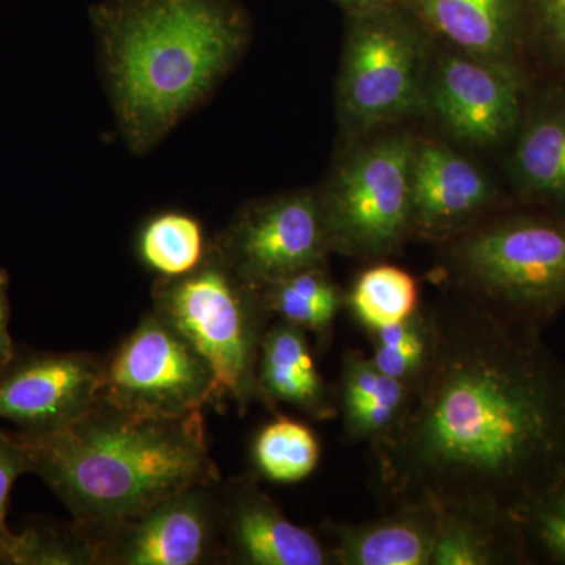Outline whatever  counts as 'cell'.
<instances>
[{"label": "cell", "mask_w": 565, "mask_h": 565, "mask_svg": "<svg viewBox=\"0 0 565 565\" xmlns=\"http://www.w3.org/2000/svg\"><path fill=\"white\" fill-rule=\"evenodd\" d=\"M430 310L429 364L399 429L373 451L381 492L519 520L565 479V366L544 330L463 294Z\"/></svg>", "instance_id": "6da1fadb"}, {"label": "cell", "mask_w": 565, "mask_h": 565, "mask_svg": "<svg viewBox=\"0 0 565 565\" xmlns=\"http://www.w3.org/2000/svg\"><path fill=\"white\" fill-rule=\"evenodd\" d=\"M90 21L118 132L136 156L210 102L250 41L236 0H103Z\"/></svg>", "instance_id": "7a4b0ae2"}, {"label": "cell", "mask_w": 565, "mask_h": 565, "mask_svg": "<svg viewBox=\"0 0 565 565\" xmlns=\"http://www.w3.org/2000/svg\"><path fill=\"white\" fill-rule=\"evenodd\" d=\"M39 475L87 531L126 522L195 486L221 484L202 411L132 416L98 403L57 433H17Z\"/></svg>", "instance_id": "3957f363"}, {"label": "cell", "mask_w": 565, "mask_h": 565, "mask_svg": "<svg viewBox=\"0 0 565 565\" xmlns=\"http://www.w3.org/2000/svg\"><path fill=\"white\" fill-rule=\"evenodd\" d=\"M445 245L456 292L542 330L565 310L564 215L489 218Z\"/></svg>", "instance_id": "277c9868"}, {"label": "cell", "mask_w": 565, "mask_h": 565, "mask_svg": "<svg viewBox=\"0 0 565 565\" xmlns=\"http://www.w3.org/2000/svg\"><path fill=\"white\" fill-rule=\"evenodd\" d=\"M152 311L172 323L215 374V403L241 415L259 401V351L274 316L262 289L236 273L210 241L200 266L180 277H158Z\"/></svg>", "instance_id": "5b68a950"}, {"label": "cell", "mask_w": 565, "mask_h": 565, "mask_svg": "<svg viewBox=\"0 0 565 565\" xmlns=\"http://www.w3.org/2000/svg\"><path fill=\"white\" fill-rule=\"evenodd\" d=\"M416 139L392 134L341 158L318 189L333 253L384 259L411 236V173Z\"/></svg>", "instance_id": "8992f818"}, {"label": "cell", "mask_w": 565, "mask_h": 565, "mask_svg": "<svg viewBox=\"0 0 565 565\" xmlns=\"http://www.w3.org/2000/svg\"><path fill=\"white\" fill-rule=\"evenodd\" d=\"M429 54L408 22L385 9L363 11L345 39L338 77V117L345 131L367 134L423 109Z\"/></svg>", "instance_id": "52a82bcc"}, {"label": "cell", "mask_w": 565, "mask_h": 565, "mask_svg": "<svg viewBox=\"0 0 565 565\" xmlns=\"http://www.w3.org/2000/svg\"><path fill=\"white\" fill-rule=\"evenodd\" d=\"M215 390L202 353L151 311L104 362L99 401L122 414L170 418L215 403Z\"/></svg>", "instance_id": "ba28073f"}, {"label": "cell", "mask_w": 565, "mask_h": 565, "mask_svg": "<svg viewBox=\"0 0 565 565\" xmlns=\"http://www.w3.org/2000/svg\"><path fill=\"white\" fill-rule=\"evenodd\" d=\"M212 244L237 274L259 289L289 275L327 266L333 253L318 189L243 204Z\"/></svg>", "instance_id": "9c48e42d"}, {"label": "cell", "mask_w": 565, "mask_h": 565, "mask_svg": "<svg viewBox=\"0 0 565 565\" xmlns=\"http://www.w3.org/2000/svg\"><path fill=\"white\" fill-rule=\"evenodd\" d=\"M218 486H195L141 514L87 531L96 564L199 565L223 561Z\"/></svg>", "instance_id": "30bf717a"}, {"label": "cell", "mask_w": 565, "mask_h": 565, "mask_svg": "<svg viewBox=\"0 0 565 565\" xmlns=\"http://www.w3.org/2000/svg\"><path fill=\"white\" fill-rule=\"evenodd\" d=\"M523 98L525 79L514 61L455 50L430 63L424 107L455 139L486 148L511 136Z\"/></svg>", "instance_id": "8fae6325"}, {"label": "cell", "mask_w": 565, "mask_h": 565, "mask_svg": "<svg viewBox=\"0 0 565 565\" xmlns=\"http://www.w3.org/2000/svg\"><path fill=\"white\" fill-rule=\"evenodd\" d=\"M103 381L104 362L92 353L18 348L0 371V419L28 435L66 429L98 403Z\"/></svg>", "instance_id": "7c38bea8"}, {"label": "cell", "mask_w": 565, "mask_h": 565, "mask_svg": "<svg viewBox=\"0 0 565 565\" xmlns=\"http://www.w3.org/2000/svg\"><path fill=\"white\" fill-rule=\"evenodd\" d=\"M497 202L487 174L434 140L416 139L411 173V236L448 243L484 221Z\"/></svg>", "instance_id": "4fadbf2b"}, {"label": "cell", "mask_w": 565, "mask_h": 565, "mask_svg": "<svg viewBox=\"0 0 565 565\" xmlns=\"http://www.w3.org/2000/svg\"><path fill=\"white\" fill-rule=\"evenodd\" d=\"M223 561L241 565H334L329 544L294 525L253 476L218 486Z\"/></svg>", "instance_id": "5bb4252c"}, {"label": "cell", "mask_w": 565, "mask_h": 565, "mask_svg": "<svg viewBox=\"0 0 565 565\" xmlns=\"http://www.w3.org/2000/svg\"><path fill=\"white\" fill-rule=\"evenodd\" d=\"M390 514L363 523L327 522L334 565H429L438 508L427 501L394 504Z\"/></svg>", "instance_id": "9a60e30c"}, {"label": "cell", "mask_w": 565, "mask_h": 565, "mask_svg": "<svg viewBox=\"0 0 565 565\" xmlns=\"http://www.w3.org/2000/svg\"><path fill=\"white\" fill-rule=\"evenodd\" d=\"M256 381L259 401L269 411L288 404L315 422H330L340 414L332 388L316 366L307 332L291 322L275 319L266 330Z\"/></svg>", "instance_id": "2e32d148"}, {"label": "cell", "mask_w": 565, "mask_h": 565, "mask_svg": "<svg viewBox=\"0 0 565 565\" xmlns=\"http://www.w3.org/2000/svg\"><path fill=\"white\" fill-rule=\"evenodd\" d=\"M535 556L515 516L438 508L429 565H526Z\"/></svg>", "instance_id": "e0dca14e"}, {"label": "cell", "mask_w": 565, "mask_h": 565, "mask_svg": "<svg viewBox=\"0 0 565 565\" xmlns=\"http://www.w3.org/2000/svg\"><path fill=\"white\" fill-rule=\"evenodd\" d=\"M511 172L520 195L565 217V96L550 93L523 125Z\"/></svg>", "instance_id": "ac0fdd59"}, {"label": "cell", "mask_w": 565, "mask_h": 565, "mask_svg": "<svg viewBox=\"0 0 565 565\" xmlns=\"http://www.w3.org/2000/svg\"><path fill=\"white\" fill-rule=\"evenodd\" d=\"M455 50L512 61L516 0H399Z\"/></svg>", "instance_id": "d6986e66"}, {"label": "cell", "mask_w": 565, "mask_h": 565, "mask_svg": "<svg viewBox=\"0 0 565 565\" xmlns=\"http://www.w3.org/2000/svg\"><path fill=\"white\" fill-rule=\"evenodd\" d=\"M262 294L275 319L313 333L322 345L330 343L334 319L345 308V292L327 273V266L270 282L262 288Z\"/></svg>", "instance_id": "ffe728a7"}, {"label": "cell", "mask_w": 565, "mask_h": 565, "mask_svg": "<svg viewBox=\"0 0 565 565\" xmlns=\"http://www.w3.org/2000/svg\"><path fill=\"white\" fill-rule=\"evenodd\" d=\"M207 247L202 222L180 211L152 215L137 234L140 262L163 278L191 273L203 262Z\"/></svg>", "instance_id": "44dd1931"}, {"label": "cell", "mask_w": 565, "mask_h": 565, "mask_svg": "<svg viewBox=\"0 0 565 565\" xmlns=\"http://www.w3.org/2000/svg\"><path fill=\"white\" fill-rule=\"evenodd\" d=\"M419 307L418 281L393 264H375L364 270L345 294V308L366 330L404 321Z\"/></svg>", "instance_id": "7402d4cb"}, {"label": "cell", "mask_w": 565, "mask_h": 565, "mask_svg": "<svg viewBox=\"0 0 565 565\" xmlns=\"http://www.w3.org/2000/svg\"><path fill=\"white\" fill-rule=\"evenodd\" d=\"M373 345V360L382 373L414 388L429 364L434 345V319L430 307H419L411 318L366 330Z\"/></svg>", "instance_id": "603a6c76"}, {"label": "cell", "mask_w": 565, "mask_h": 565, "mask_svg": "<svg viewBox=\"0 0 565 565\" xmlns=\"http://www.w3.org/2000/svg\"><path fill=\"white\" fill-rule=\"evenodd\" d=\"M321 445L310 427L278 416L264 426L253 444V462L269 481L294 484L313 473Z\"/></svg>", "instance_id": "cb8c5ba5"}, {"label": "cell", "mask_w": 565, "mask_h": 565, "mask_svg": "<svg viewBox=\"0 0 565 565\" xmlns=\"http://www.w3.org/2000/svg\"><path fill=\"white\" fill-rule=\"evenodd\" d=\"M0 564L93 565L95 546L77 523L68 527L33 525L0 545Z\"/></svg>", "instance_id": "d4e9b609"}, {"label": "cell", "mask_w": 565, "mask_h": 565, "mask_svg": "<svg viewBox=\"0 0 565 565\" xmlns=\"http://www.w3.org/2000/svg\"><path fill=\"white\" fill-rule=\"evenodd\" d=\"M520 525L537 559L565 565V479L535 498L519 516Z\"/></svg>", "instance_id": "484cf974"}, {"label": "cell", "mask_w": 565, "mask_h": 565, "mask_svg": "<svg viewBox=\"0 0 565 565\" xmlns=\"http://www.w3.org/2000/svg\"><path fill=\"white\" fill-rule=\"evenodd\" d=\"M22 473H29L28 456L17 434L0 429V545L13 535L7 526L11 489Z\"/></svg>", "instance_id": "4316f807"}, {"label": "cell", "mask_w": 565, "mask_h": 565, "mask_svg": "<svg viewBox=\"0 0 565 565\" xmlns=\"http://www.w3.org/2000/svg\"><path fill=\"white\" fill-rule=\"evenodd\" d=\"M542 28L553 50L565 58V0H535Z\"/></svg>", "instance_id": "83f0119b"}, {"label": "cell", "mask_w": 565, "mask_h": 565, "mask_svg": "<svg viewBox=\"0 0 565 565\" xmlns=\"http://www.w3.org/2000/svg\"><path fill=\"white\" fill-rule=\"evenodd\" d=\"M10 277L6 269L0 267V371L7 366L18 352V345L10 334Z\"/></svg>", "instance_id": "f1b7e54d"}, {"label": "cell", "mask_w": 565, "mask_h": 565, "mask_svg": "<svg viewBox=\"0 0 565 565\" xmlns=\"http://www.w3.org/2000/svg\"><path fill=\"white\" fill-rule=\"evenodd\" d=\"M337 2L363 13V11L385 9L390 3L399 2V0H337Z\"/></svg>", "instance_id": "f546056e"}]
</instances>
